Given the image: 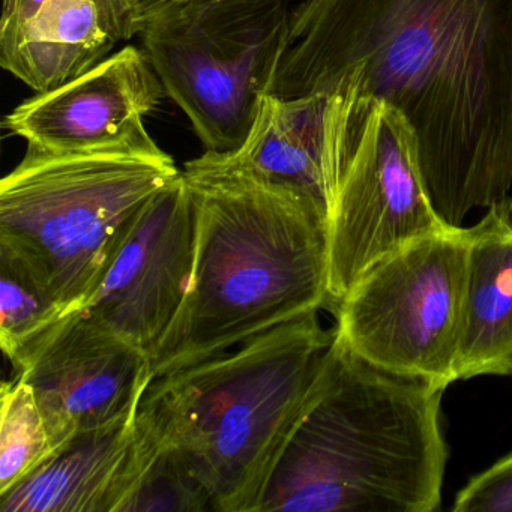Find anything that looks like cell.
I'll list each match as a JSON object with an SVG mask.
<instances>
[{
	"mask_svg": "<svg viewBox=\"0 0 512 512\" xmlns=\"http://www.w3.org/2000/svg\"><path fill=\"white\" fill-rule=\"evenodd\" d=\"M346 89L406 116L443 223L509 196L512 0H307L271 94Z\"/></svg>",
	"mask_w": 512,
	"mask_h": 512,
	"instance_id": "cell-1",
	"label": "cell"
},
{
	"mask_svg": "<svg viewBox=\"0 0 512 512\" xmlns=\"http://www.w3.org/2000/svg\"><path fill=\"white\" fill-rule=\"evenodd\" d=\"M196 218L184 304L154 380L328 307V215L280 182L206 151L182 170Z\"/></svg>",
	"mask_w": 512,
	"mask_h": 512,
	"instance_id": "cell-2",
	"label": "cell"
},
{
	"mask_svg": "<svg viewBox=\"0 0 512 512\" xmlns=\"http://www.w3.org/2000/svg\"><path fill=\"white\" fill-rule=\"evenodd\" d=\"M446 388L359 358L335 334L316 401L260 512H433L448 446Z\"/></svg>",
	"mask_w": 512,
	"mask_h": 512,
	"instance_id": "cell-3",
	"label": "cell"
},
{
	"mask_svg": "<svg viewBox=\"0 0 512 512\" xmlns=\"http://www.w3.org/2000/svg\"><path fill=\"white\" fill-rule=\"evenodd\" d=\"M310 311L229 352L155 379L143 395L163 439L218 512H260L290 440L316 401L334 331Z\"/></svg>",
	"mask_w": 512,
	"mask_h": 512,
	"instance_id": "cell-4",
	"label": "cell"
},
{
	"mask_svg": "<svg viewBox=\"0 0 512 512\" xmlns=\"http://www.w3.org/2000/svg\"><path fill=\"white\" fill-rule=\"evenodd\" d=\"M181 175L148 130L76 151L28 145L0 182V250L67 314L100 283L146 205Z\"/></svg>",
	"mask_w": 512,
	"mask_h": 512,
	"instance_id": "cell-5",
	"label": "cell"
},
{
	"mask_svg": "<svg viewBox=\"0 0 512 512\" xmlns=\"http://www.w3.org/2000/svg\"><path fill=\"white\" fill-rule=\"evenodd\" d=\"M287 0H188L146 23L143 52L206 151L241 148L289 40Z\"/></svg>",
	"mask_w": 512,
	"mask_h": 512,
	"instance_id": "cell-6",
	"label": "cell"
},
{
	"mask_svg": "<svg viewBox=\"0 0 512 512\" xmlns=\"http://www.w3.org/2000/svg\"><path fill=\"white\" fill-rule=\"evenodd\" d=\"M466 263L463 227L392 251L335 305V334L376 367L448 388L457 382Z\"/></svg>",
	"mask_w": 512,
	"mask_h": 512,
	"instance_id": "cell-7",
	"label": "cell"
},
{
	"mask_svg": "<svg viewBox=\"0 0 512 512\" xmlns=\"http://www.w3.org/2000/svg\"><path fill=\"white\" fill-rule=\"evenodd\" d=\"M428 196L415 130L400 110L356 98L349 149L328 220V307L374 263L448 229Z\"/></svg>",
	"mask_w": 512,
	"mask_h": 512,
	"instance_id": "cell-8",
	"label": "cell"
},
{
	"mask_svg": "<svg viewBox=\"0 0 512 512\" xmlns=\"http://www.w3.org/2000/svg\"><path fill=\"white\" fill-rule=\"evenodd\" d=\"M11 364L34 391L53 455L130 415L154 382L149 356L82 308L50 323Z\"/></svg>",
	"mask_w": 512,
	"mask_h": 512,
	"instance_id": "cell-9",
	"label": "cell"
},
{
	"mask_svg": "<svg viewBox=\"0 0 512 512\" xmlns=\"http://www.w3.org/2000/svg\"><path fill=\"white\" fill-rule=\"evenodd\" d=\"M194 245L196 218L181 170L140 212L82 310L152 359L184 304Z\"/></svg>",
	"mask_w": 512,
	"mask_h": 512,
	"instance_id": "cell-10",
	"label": "cell"
},
{
	"mask_svg": "<svg viewBox=\"0 0 512 512\" xmlns=\"http://www.w3.org/2000/svg\"><path fill=\"white\" fill-rule=\"evenodd\" d=\"M166 94L148 56L125 47L59 88L5 116L4 128L46 151L97 148L145 128Z\"/></svg>",
	"mask_w": 512,
	"mask_h": 512,
	"instance_id": "cell-11",
	"label": "cell"
},
{
	"mask_svg": "<svg viewBox=\"0 0 512 512\" xmlns=\"http://www.w3.org/2000/svg\"><path fill=\"white\" fill-rule=\"evenodd\" d=\"M356 98L350 89L296 98L265 95L241 148L223 154L298 191L329 220L346 163Z\"/></svg>",
	"mask_w": 512,
	"mask_h": 512,
	"instance_id": "cell-12",
	"label": "cell"
},
{
	"mask_svg": "<svg viewBox=\"0 0 512 512\" xmlns=\"http://www.w3.org/2000/svg\"><path fill=\"white\" fill-rule=\"evenodd\" d=\"M137 409L74 437L2 494L0 511L124 512L152 451L151 431Z\"/></svg>",
	"mask_w": 512,
	"mask_h": 512,
	"instance_id": "cell-13",
	"label": "cell"
},
{
	"mask_svg": "<svg viewBox=\"0 0 512 512\" xmlns=\"http://www.w3.org/2000/svg\"><path fill=\"white\" fill-rule=\"evenodd\" d=\"M136 35L122 0H46L16 34L0 40V65L43 94L88 73Z\"/></svg>",
	"mask_w": 512,
	"mask_h": 512,
	"instance_id": "cell-14",
	"label": "cell"
},
{
	"mask_svg": "<svg viewBox=\"0 0 512 512\" xmlns=\"http://www.w3.org/2000/svg\"><path fill=\"white\" fill-rule=\"evenodd\" d=\"M466 229L467 263L455 376H506L512 362V197Z\"/></svg>",
	"mask_w": 512,
	"mask_h": 512,
	"instance_id": "cell-15",
	"label": "cell"
},
{
	"mask_svg": "<svg viewBox=\"0 0 512 512\" xmlns=\"http://www.w3.org/2000/svg\"><path fill=\"white\" fill-rule=\"evenodd\" d=\"M53 455L46 421L31 385L14 377L2 385L0 496Z\"/></svg>",
	"mask_w": 512,
	"mask_h": 512,
	"instance_id": "cell-16",
	"label": "cell"
},
{
	"mask_svg": "<svg viewBox=\"0 0 512 512\" xmlns=\"http://www.w3.org/2000/svg\"><path fill=\"white\" fill-rule=\"evenodd\" d=\"M140 409L151 425L154 446L124 512L215 511L211 494L191 472L181 454L163 439L151 413L142 403Z\"/></svg>",
	"mask_w": 512,
	"mask_h": 512,
	"instance_id": "cell-17",
	"label": "cell"
},
{
	"mask_svg": "<svg viewBox=\"0 0 512 512\" xmlns=\"http://www.w3.org/2000/svg\"><path fill=\"white\" fill-rule=\"evenodd\" d=\"M61 316V308L28 268L0 250V346L7 358L13 361Z\"/></svg>",
	"mask_w": 512,
	"mask_h": 512,
	"instance_id": "cell-18",
	"label": "cell"
},
{
	"mask_svg": "<svg viewBox=\"0 0 512 512\" xmlns=\"http://www.w3.org/2000/svg\"><path fill=\"white\" fill-rule=\"evenodd\" d=\"M455 512H512V452L473 476L455 497Z\"/></svg>",
	"mask_w": 512,
	"mask_h": 512,
	"instance_id": "cell-19",
	"label": "cell"
},
{
	"mask_svg": "<svg viewBox=\"0 0 512 512\" xmlns=\"http://www.w3.org/2000/svg\"><path fill=\"white\" fill-rule=\"evenodd\" d=\"M46 0H4L0 40L16 34L29 19L37 14Z\"/></svg>",
	"mask_w": 512,
	"mask_h": 512,
	"instance_id": "cell-20",
	"label": "cell"
},
{
	"mask_svg": "<svg viewBox=\"0 0 512 512\" xmlns=\"http://www.w3.org/2000/svg\"><path fill=\"white\" fill-rule=\"evenodd\" d=\"M130 11L131 22H133L136 34L139 35L146 23L151 22L158 14L185 4L188 0H122Z\"/></svg>",
	"mask_w": 512,
	"mask_h": 512,
	"instance_id": "cell-21",
	"label": "cell"
},
{
	"mask_svg": "<svg viewBox=\"0 0 512 512\" xmlns=\"http://www.w3.org/2000/svg\"><path fill=\"white\" fill-rule=\"evenodd\" d=\"M506 376L512 377V362L509 364L508 370H506Z\"/></svg>",
	"mask_w": 512,
	"mask_h": 512,
	"instance_id": "cell-22",
	"label": "cell"
}]
</instances>
